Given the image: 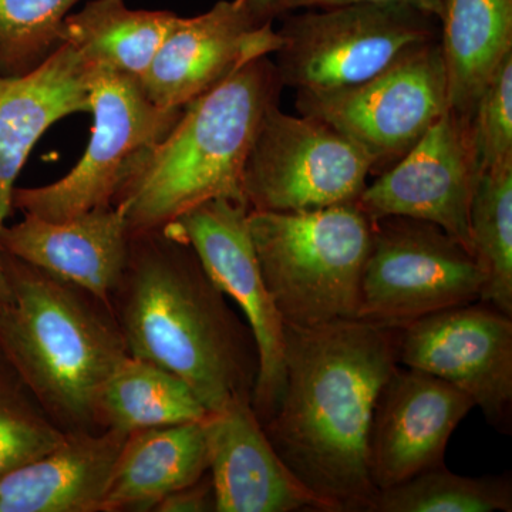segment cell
<instances>
[{
    "mask_svg": "<svg viewBox=\"0 0 512 512\" xmlns=\"http://www.w3.org/2000/svg\"><path fill=\"white\" fill-rule=\"evenodd\" d=\"M285 386L264 427L278 456L336 512H370L379 490L367 436L384 383L399 367V328L362 319L284 323Z\"/></svg>",
    "mask_w": 512,
    "mask_h": 512,
    "instance_id": "cell-1",
    "label": "cell"
},
{
    "mask_svg": "<svg viewBox=\"0 0 512 512\" xmlns=\"http://www.w3.org/2000/svg\"><path fill=\"white\" fill-rule=\"evenodd\" d=\"M111 308L128 355L181 377L208 413L252 399L254 335L171 225L130 235Z\"/></svg>",
    "mask_w": 512,
    "mask_h": 512,
    "instance_id": "cell-2",
    "label": "cell"
},
{
    "mask_svg": "<svg viewBox=\"0 0 512 512\" xmlns=\"http://www.w3.org/2000/svg\"><path fill=\"white\" fill-rule=\"evenodd\" d=\"M0 259L9 288L0 302V355L60 430L101 431L97 399L128 356L113 309L15 256Z\"/></svg>",
    "mask_w": 512,
    "mask_h": 512,
    "instance_id": "cell-3",
    "label": "cell"
},
{
    "mask_svg": "<svg viewBox=\"0 0 512 512\" xmlns=\"http://www.w3.org/2000/svg\"><path fill=\"white\" fill-rule=\"evenodd\" d=\"M281 89L275 63L264 56L188 103L114 200L130 235L167 227L215 198L245 201L242 173L249 150Z\"/></svg>",
    "mask_w": 512,
    "mask_h": 512,
    "instance_id": "cell-4",
    "label": "cell"
},
{
    "mask_svg": "<svg viewBox=\"0 0 512 512\" xmlns=\"http://www.w3.org/2000/svg\"><path fill=\"white\" fill-rule=\"evenodd\" d=\"M248 225L284 323L357 319L373 222L356 202L312 211H249Z\"/></svg>",
    "mask_w": 512,
    "mask_h": 512,
    "instance_id": "cell-5",
    "label": "cell"
},
{
    "mask_svg": "<svg viewBox=\"0 0 512 512\" xmlns=\"http://www.w3.org/2000/svg\"><path fill=\"white\" fill-rule=\"evenodd\" d=\"M282 87L322 93L372 79L414 50L439 40V19L407 5L309 9L278 30Z\"/></svg>",
    "mask_w": 512,
    "mask_h": 512,
    "instance_id": "cell-6",
    "label": "cell"
},
{
    "mask_svg": "<svg viewBox=\"0 0 512 512\" xmlns=\"http://www.w3.org/2000/svg\"><path fill=\"white\" fill-rule=\"evenodd\" d=\"M92 137L79 163L55 183L16 188L13 208L47 221H63L111 207L138 161L157 146L180 109L157 106L140 80L94 64L87 79Z\"/></svg>",
    "mask_w": 512,
    "mask_h": 512,
    "instance_id": "cell-7",
    "label": "cell"
},
{
    "mask_svg": "<svg viewBox=\"0 0 512 512\" xmlns=\"http://www.w3.org/2000/svg\"><path fill=\"white\" fill-rule=\"evenodd\" d=\"M372 222L357 319L402 328L480 301L484 274L476 256L444 229L407 217Z\"/></svg>",
    "mask_w": 512,
    "mask_h": 512,
    "instance_id": "cell-8",
    "label": "cell"
},
{
    "mask_svg": "<svg viewBox=\"0 0 512 512\" xmlns=\"http://www.w3.org/2000/svg\"><path fill=\"white\" fill-rule=\"evenodd\" d=\"M373 161L316 117L266 110L249 150L242 192L251 211L322 210L359 200Z\"/></svg>",
    "mask_w": 512,
    "mask_h": 512,
    "instance_id": "cell-9",
    "label": "cell"
},
{
    "mask_svg": "<svg viewBox=\"0 0 512 512\" xmlns=\"http://www.w3.org/2000/svg\"><path fill=\"white\" fill-rule=\"evenodd\" d=\"M296 109L350 138L379 175L402 160L448 109L439 40L414 50L366 82L322 93H296Z\"/></svg>",
    "mask_w": 512,
    "mask_h": 512,
    "instance_id": "cell-10",
    "label": "cell"
},
{
    "mask_svg": "<svg viewBox=\"0 0 512 512\" xmlns=\"http://www.w3.org/2000/svg\"><path fill=\"white\" fill-rule=\"evenodd\" d=\"M245 201L215 198L185 212L171 227L190 242L212 282L237 303L256 349L259 369L251 406L262 424L274 416L285 386L284 320L266 288Z\"/></svg>",
    "mask_w": 512,
    "mask_h": 512,
    "instance_id": "cell-11",
    "label": "cell"
},
{
    "mask_svg": "<svg viewBox=\"0 0 512 512\" xmlns=\"http://www.w3.org/2000/svg\"><path fill=\"white\" fill-rule=\"evenodd\" d=\"M399 365L453 384L500 433H512V316L484 302L399 328Z\"/></svg>",
    "mask_w": 512,
    "mask_h": 512,
    "instance_id": "cell-12",
    "label": "cell"
},
{
    "mask_svg": "<svg viewBox=\"0 0 512 512\" xmlns=\"http://www.w3.org/2000/svg\"><path fill=\"white\" fill-rule=\"evenodd\" d=\"M481 175L471 119L447 109L402 160L366 185L356 205L370 221L431 222L473 254L470 208Z\"/></svg>",
    "mask_w": 512,
    "mask_h": 512,
    "instance_id": "cell-13",
    "label": "cell"
},
{
    "mask_svg": "<svg viewBox=\"0 0 512 512\" xmlns=\"http://www.w3.org/2000/svg\"><path fill=\"white\" fill-rule=\"evenodd\" d=\"M474 407L453 384L397 367L377 396L367 436V466L377 490L444 466L448 441Z\"/></svg>",
    "mask_w": 512,
    "mask_h": 512,
    "instance_id": "cell-14",
    "label": "cell"
},
{
    "mask_svg": "<svg viewBox=\"0 0 512 512\" xmlns=\"http://www.w3.org/2000/svg\"><path fill=\"white\" fill-rule=\"evenodd\" d=\"M279 46L278 30L256 22L247 0H218L201 15L178 16L140 83L157 106L183 110Z\"/></svg>",
    "mask_w": 512,
    "mask_h": 512,
    "instance_id": "cell-15",
    "label": "cell"
},
{
    "mask_svg": "<svg viewBox=\"0 0 512 512\" xmlns=\"http://www.w3.org/2000/svg\"><path fill=\"white\" fill-rule=\"evenodd\" d=\"M205 430L215 512H336L278 456L251 400L208 414Z\"/></svg>",
    "mask_w": 512,
    "mask_h": 512,
    "instance_id": "cell-16",
    "label": "cell"
},
{
    "mask_svg": "<svg viewBox=\"0 0 512 512\" xmlns=\"http://www.w3.org/2000/svg\"><path fill=\"white\" fill-rule=\"evenodd\" d=\"M128 245L126 217L116 205L63 221L23 214L18 224L0 231V252L79 286L110 308Z\"/></svg>",
    "mask_w": 512,
    "mask_h": 512,
    "instance_id": "cell-17",
    "label": "cell"
},
{
    "mask_svg": "<svg viewBox=\"0 0 512 512\" xmlns=\"http://www.w3.org/2000/svg\"><path fill=\"white\" fill-rule=\"evenodd\" d=\"M90 64L72 46L60 45L25 76H0V231L13 208L20 171L43 134L57 121L90 113ZM9 295L0 259V302Z\"/></svg>",
    "mask_w": 512,
    "mask_h": 512,
    "instance_id": "cell-18",
    "label": "cell"
},
{
    "mask_svg": "<svg viewBox=\"0 0 512 512\" xmlns=\"http://www.w3.org/2000/svg\"><path fill=\"white\" fill-rule=\"evenodd\" d=\"M128 434L67 433L59 446L0 480V512H103Z\"/></svg>",
    "mask_w": 512,
    "mask_h": 512,
    "instance_id": "cell-19",
    "label": "cell"
},
{
    "mask_svg": "<svg viewBox=\"0 0 512 512\" xmlns=\"http://www.w3.org/2000/svg\"><path fill=\"white\" fill-rule=\"evenodd\" d=\"M205 420L128 434L104 497L103 512L154 511L163 498L208 473Z\"/></svg>",
    "mask_w": 512,
    "mask_h": 512,
    "instance_id": "cell-20",
    "label": "cell"
},
{
    "mask_svg": "<svg viewBox=\"0 0 512 512\" xmlns=\"http://www.w3.org/2000/svg\"><path fill=\"white\" fill-rule=\"evenodd\" d=\"M439 22L448 110L471 119L512 53V0H441Z\"/></svg>",
    "mask_w": 512,
    "mask_h": 512,
    "instance_id": "cell-21",
    "label": "cell"
},
{
    "mask_svg": "<svg viewBox=\"0 0 512 512\" xmlns=\"http://www.w3.org/2000/svg\"><path fill=\"white\" fill-rule=\"evenodd\" d=\"M177 20L168 10L130 9L124 0H90L64 19L60 40L90 66L99 64L141 80Z\"/></svg>",
    "mask_w": 512,
    "mask_h": 512,
    "instance_id": "cell-22",
    "label": "cell"
},
{
    "mask_svg": "<svg viewBox=\"0 0 512 512\" xmlns=\"http://www.w3.org/2000/svg\"><path fill=\"white\" fill-rule=\"evenodd\" d=\"M208 414L181 377L130 355L104 383L96 404L99 429L124 434L202 421Z\"/></svg>",
    "mask_w": 512,
    "mask_h": 512,
    "instance_id": "cell-23",
    "label": "cell"
},
{
    "mask_svg": "<svg viewBox=\"0 0 512 512\" xmlns=\"http://www.w3.org/2000/svg\"><path fill=\"white\" fill-rule=\"evenodd\" d=\"M470 234L484 274L480 302L512 316V168L481 175L471 201Z\"/></svg>",
    "mask_w": 512,
    "mask_h": 512,
    "instance_id": "cell-24",
    "label": "cell"
},
{
    "mask_svg": "<svg viewBox=\"0 0 512 512\" xmlns=\"http://www.w3.org/2000/svg\"><path fill=\"white\" fill-rule=\"evenodd\" d=\"M512 481L503 476L463 477L446 466L380 490L370 512H511Z\"/></svg>",
    "mask_w": 512,
    "mask_h": 512,
    "instance_id": "cell-25",
    "label": "cell"
},
{
    "mask_svg": "<svg viewBox=\"0 0 512 512\" xmlns=\"http://www.w3.org/2000/svg\"><path fill=\"white\" fill-rule=\"evenodd\" d=\"M82 0H0V76H25L62 45L64 19Z\"/></svg>",
    "mask_w": 512,
    "mask_h": 512,
    "instance_id": "cell-26",
    "label": "cell"
},
{
    "mask_svg": "<svg viewBox=\"0 0 512 512\" xmlns=\"http://www.w3.org/2000/svg\"><path fill=\"white\" fill-rule=\"evenodd\" d=\"M9 370L0 369V480L59 446L67 434Z\"/></svg>",
    "mask_w": 512,
    "mask_h": 512,
    "instance_id": "cell-27",
    "label": "cell"
},
{
    "mask_svg": "<svg viewBox=\"0 0 512 512\" xmlns=\"http://www.w3.org/2000/svg\"><path fill=\"white\" fill-rule=\"evenodd\" d=\"M471 128L483 173L512 168V53L481 94Z\"/></svg>",
    "mask_w": 512,
    "mask_h": 512,
    "instance_id": "cell-28",
    "label": "cell"
},
{
    "mask_svg": "<svg viewBox=\"0 0 512 512\" xmlns=\"http://www.w3.org/2000/svg\"><path fill=\"white\" fill-rule=\"evenodd\" d=\"M157 512H215V494L210 473L160 501Z\"/></svg>",
    "mask_w": 512,
    "mask_h": 512,
    "instance_id": "cell-29",
    "label": "cell"
},
{
    "mask_svg": "<svg viewBox=\"0 0 512 512\" xmlns=\"http://www.w3.org/2000/svg\"><path fill=\"white\" fill-rule=\"evenodd\" d=\"M355 5H407L439 19L441 0H284L282 15L298 9H329Z\"/></svg>",
    "mask_w": 512,
    "mask_h": 512,
    "instance_id": "cell-30",
    "label": "cell"
},
{
    "mask_svg": "<svg viewBox=\"0 0 512 512\" xmlns=\"http://www.w3.org/2000/svg\"><path fill=\"white\" fill-rule=\"evenodd\" d=\"M247 3L256 22L268 23L282 15L284 0H247Z\"/></svg>",
    "mask_w": 512,
    "mask_h": 512,
    "instance_id": "cell-31",
    "label": "cell"
}]
</instances>
